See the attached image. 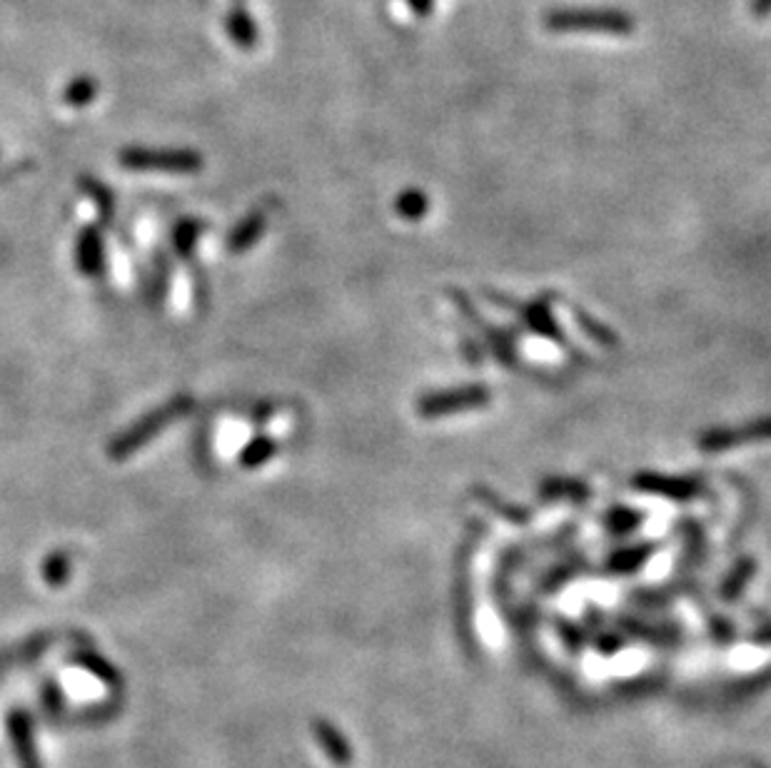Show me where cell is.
Returning a JSON list of instances; mask_svg holds the SVG:
<instances>
[{
	"label": "cell",
	"mask_w": 771,
	"mask_h": 768,
	"mask_svg": "<svg viewBox=\"0 0 771 768\" xmlns=\"http://www.w3.org/2000/svg\"><path fill=\"white\" fill-rule=\"evenodd\" d=\"M278 449L280 447L273 437H255L240 452V464L243 469H260L265 462H270V459L278 454Z\"/></svg>",
	"instance_id": "12"
},
{
	"label": "cell",
	"mask_w": 771,
	"mask_h": 768,
	"mask_svg": "<svg viewBox=\"0 0 771 768\" xmlns=\"http://www.w3.org/2000/svg\"><path fill=\"white\" fill-rule=\"evenodd\" d=\"M97 93H101V85H97L95 78L78 75L65 85L63 100H65V105H71V107H88L97 98Z\"/></svg>",
	"instance_id": "13"
},
{
	"label": "cell",
	"mask_w": 771,
	"mask_h": 768,
	"mask_svg": "<svg viewBox=\"0 0 771 768\" xmlns=\"http://www.w3.org/2000/svg\"><path fill=\"white\" fill-rule=\"evenodd\" d=\"M265 225H268V219L260 213V209H253L250 215H245L240 223H237L230 233H227L225 247L230 255H243L247 249H253L257 239L263 237Z\"/></svg>",
	"instance_id": "7"
},
{
	"label": "cell",
	"mask_w": 771,
	"mask_h": 768,
	"mask_svg": "<svg viewBox=\"0 0 771 768\" xmlns=\"http://www.w3.org/2000/svg\"><path fill=\"white\" fill-rule=\"evenodd\" d=\"M751 13L757 18H764L771 13V0H751Z\"/></svg>",
	"instance_id": "16"
},
{
	"label": "cell",
	"mask_w": 771,
	"mask_h": 768,
	"mask_svg": "<svg viewBox=\"0 0 771 768\" xmlns=\"http://www.w3.org/2000/svg\"><path fill=\"white\" fill-rule=\"evenodd\" d=\"M71 572H73V559L65 549H55V552H51L43 559L41 574L51 588H63L68 584V578H71Z\"/></svg>",
	"instance_id": "8"
},
{
	"label": "cell",
	"mask_w": 771,
	"mask_h": 768,
	"mask_svg": "<svg viewBox=\"0 0 771 768\" xmlns=\"http://www.w3.org/2000/svg\"><path fill=\"white\" fill-rule=\"evenodd\" d=\"M225 33L233 40V45L243 53H250L260 43V30H257L255 18L250 16L243 3H235L225 16Z\"/></svg>",
	"instance_id": "6"
},
{
	"label": "cell",
	"mask_w": 771,
	"mask_h": 768,
	"mask_svg": "<svg viewBox=\"0 0 771 768\" xmlns=\"http://www.w3.org/2000/svg\"><path fill=\"white\" fill-rule=\"evenodd\" d=\"M73 664L85 668L88 674H93L97 682H103L105 686H117L121 684V672L113 664H107L103 656H97L95 652H78L73 656Z\"/></svg>",
	"instance_id": "11"
},
{
	"label": "cell",
	"mask_w": 771,
	"mask_h": 768,
	"mask_svg": "<svg viewBox=\"0 0 771 768\" xmlns=\"http://www.w3.org/2000/svg\"><path fill=\"white\" fill-rule=\"evenodd\" d=\"M8 736H11L18 766L21 768H43L41 756H38L35 736H33V721H31V716L23 711V708H16V711L8 714Z\"/></svg>",
	"instance_id": "4"
},
{
	"label": "cell",
	"mask_w": 771,
	"mask_h": 768,
	"mask_svg": "<svg viewBox=\"0 0 771 768\" xmlns=\"http://www.w3.org/2000/svg\"><path fill=\"white\" fill-rule=\"evenodd\" d=\"M315 731H318V738H320L322 748L335 758V761H340V764L348 761V746H345L340 734L335 731L332 726H328L325 721H318V724H315Z\"/></svg>",
	"instance_id": "14"
},
{
	"label": "cell",
	"mask_w": 771,
	"mask_h": 768,
	"mask_svg": "<svg viewBox=\"0 0 771 768\" xmlns=\"http://www.w3.org/2000/svg\"><path fill=\"white\" fill-rule=\"evenodd\" d=\"M193 409H195V399L191 395L171 397L165 405H161L157 409H151V412L143 414L141 419H135L131 427L123 429L121 434H115L105 447L107 457H111L113 462H123V459L133 457L135 452H141V449L151 442L153 437L161 434L167 424H173V422H177V419L187 417L193 412Z\"/></svg>",
	"instance_id": "1"
},
{
	"label": "cell",
	"mask_w": 771,
	"mask_h": 768,
	"mask_svg": "<svg viewBox=\"0 0 771 768\" xmlns=\"http://www.w3.org/2000/svg\"><path fill=\"white\" fill-rule=\"evenodd\" d=\"M203 229H205L203 219H195V217L177 219L175 227H173V247H175V253L181 255V257H191L195 253L197 237L203 235Z\"/></svg>",
	"instance_id": "10"
},
{
	"label": "cell",
	"mask_w": 771,
	"mask_h": 768,
	"mask_svg": "<svg viewBox=\"0 0 771 768\" xmlns=\"http://www.w3.org/2000/svg\"><path fill=\"white\" fill-rule=\"evenodd\" d=\"M78 185H81L83 195L91 197V203L97 207L103 223H111L113 215H115V195L111 193V190H107V185H103L101 180L91 177V175H83L81 180H78Z\"/></svg>",
	"instance_id": "9"
},
{
	"label": "cell",
	"mask_w": 771,
	"mask_h": 768,
	"mask_svg": "<svg viewBox=\"0 0 771 768\" xmlns=\"http://www.w3.org/2000/svg\"><path fill=\"white\" fill-rule=\"evenodd\" d=\"M117 163L135 173H167V175H195L203 170V155L187 147H123Z\"/></svg>",
	"instance_id": "3"
},
{
	"label": "cell",
	"mask_w": 771,
	"mask_h": 768,
	"mask_svg": "<svg viewBox=\"0 0 771 768\" xmlns=\"http://www.w3.org/2000/svg\"><path fill=\"white\" fill-rule=\"evenodd\" d=\"M75 267L83 277H101L105 273L103 235L95 225L83 227L75 237Z\"/></svg>",
	"instance_id": "5"
},
{
	"label": "cell",
	"mask_w": 771,
	"mask_h": 768,
	"mask_svg": "<svg viewBox=\"0 0 771 768\" xmlns=\"http://www.w3.org/2000/svg\"><path fill=\"white\" fill-rule=\"evenodd\" d=\"M549 33H595V35H631L637 20L619 8H555L545 13Z\"/></svg>",
	"instance_id": "2"
},
{
	"label": "cell",
	"mask_w": 771,
	"mask_h": 768,
	"mask_svg": "<svg viewBox=\"0 0 771 768\" xmlns=\"http://www.w3.org/2000/svg\"><path fill=\"white\" fill-rule=\"evenodd\" d=\"M434 3H438V0H404V6H408L414 18H428L434 10Z\"/></svg>",
	"instance_id": "15"
}]
</instances>
